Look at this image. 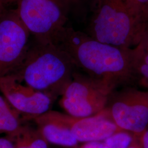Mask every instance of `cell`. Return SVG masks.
I'll list each match as a JSON object with an SVG mask.
<instances>
[{"label": "cell", "instance_id": "1", "mask_svg": "<svg viewBox=\"0 0 148 148\" xmlns=\"http://www.w3.org/2000/svg\"><path fill=\"white\" fill-rule=\"evenodd\" d=\"M52 43L69 55L78 70L112 92L134 81L131 48L101 42L67 25L59 31Z\"/></svg>", "mask_w": 148, "mask_h": 148}, {"label": "cell", "instance_id": "2", "mask_svg": "<svg viewBox=\"0 0 148 148\" xmlns=\"http://www.w3.org/2000/svg\"><path fill=\"white\" fill-rule=\"evenodd\" d=\"M76 70L73 59L58 46L35 41L10 75L53 99L62 95Z\"/></svg>", "mask_w": 148, "mask_h": 148}, {"label": "cell", "instance_id": "3", "mask_svg": "<svg viewBox=\"0 0 148 148\" xmlns=\"http://www.w3.org/2000/svg\"><path fill=\"white\" fill-rule=\"evenodd\" d=\"M142 32L123 0H97L86 33L101 42L130 48L138 45Z\"/></svg>", "mask_w": 148, "mask_h": 148}, {"label": "cell", "instance_id": "4", "mask_svg": "<svg viewBox=\"0 0 148 148\" xmlns=\"http://www.w3.org/2000/svg\"><path fill=\"white\" fill-rule=\"evenodd\" d=\"M22 21L35 41L52 43L68 21V14L59 0H13Z\"/></svg>", "mask_w": 148, "mask_h": 148}, {"label": "cell", "instance_id": "5", "mask_svg": "<svg viewBox=\"0 0 148 148\" xmlns=\"http://www.w3.org/2000/svg\"><path fill=\"white\" fill-rule=\"evenodd\" d=\"M101 111L120 128L138 136L148 127V90H114Z\"/></svg>", "mask_w": 148, "mask_h": 148}, {"label": "cell", "instance_id": "6", "mask_svg": "<svg viewBox=\"0 0 148 148\" xmlns=\"http://www.w3.org/2000/svg\"><path fill=\"white\" fill-rule=\"evenodd\" d=\"M111 92L77 69L61 95L60 105L70 115L93 116L105 109Z\"/></svg>", "mask_w": 148, "mask_h": 148}, {"label": "cell", "instance_id": "7", "mask_svg": "<svg viewBox=\"0 0 148 148\" xmlns=\"http://www.w3.org/2000/svg\"><path fill=\"white\" fill-rule=\"evenodd\" d=\"M31 34L15 9L0 12V77L21 63L30 46Z\"/></svg>", "mask_w": 148, "mask_h": 148}, {"label": "cell", "instance_id": "8", "mask_svg": "<svg viewBox=\"0 0 148 148\" xmlns=\"http://www.w3.org/2000/svg\"><path fill=\"white\" fill-rule=\"evenodd\" d=\"M0 90L10 105L27 119L49 111L53 101L47 94L21 85L10 74L0 77Z\"/></svg>", "mask_w": 148, "mask_h": 148}, {"label": "cell", "instance_id": "9", "mask_svg": "<svg viewBox=\"0 0 148 148\" xmlns=\"http://www.w3.org/2000/svg\"><path fill=\"white\" fill-rule=\"evenodd\" d=\"M48 116L68 129L80 142H101L122 130L101 111L93 116L77 117L49 110Z\"/></svg>", "mask_w": 148, "mask_h": 148}, {"label": "cell", "instance_id": "10", "mask_svg": "<svg viewBox=\"0 0 148 148\" xmlns=\"http://www.w3.org/2000/svg\"><path fill=\"white\" fill-rule=\"evenodd\" d=\"M31 120L36 123L37 129L48 143L72 147L76 146L79 142L72 133L48 116L46 112Z\"/></svg>", "mask_w": 148, "mask_h": 148}, {"label": "cell", "instance_id": "11", "mask_svg": "<svg viewBox=\"0 0 148 148\" xmlns=\"http://www.w3.org/2000/svg\"><path fill=\"white\" fill-rule=\"evenodd\" d=\"M19 114L5 98L0 95V134L5 133L10 137L18 133L23 125Z\"/></svg>", "mask_w": 148, "mask_h": 148}, {"label": "cell", "instance_id": "12", "mask_svg": "<svg viewBox=\"0 0 148 148\" xmlns=\"http://www.w3.org/2000/svg\"><path fill=\"white\" fill-rule=\"evenodd\" d=\"M130 53L134 81L148 90V51L136 46Z\"/></svg>", "mask_w": 148, "mask_h": 148}, {"label": "cell", "instance_id": "13", "mask_svg": "<svg viewBox=\"0 0 148 148\" xmlns=\"http://www.w3.org/2000/svg\"><path fill=\"white\" fill-rule=\"evenodd\" d=\"M68 15L72 14L80 21L86 20L97 0H59Z\"/></svg>", "mask_w": 148, "mask_h": 148}, {"label": "cell", "instance_id": "14", "mask_svg": "<svg viewBox=\"0 0 148 148\" xmlns=\"http://www.w3.org/2000/svg\"><path fill=\"white\" fill-rule=\"evenodd\" d=\"M136 136L125 130H121L107 138L103 142L106 148H128Z\"/></svg>", "mask_w": 148, "mask_h": 148}, {"label": "cell", "instance_id": "15", "mask_svg": "<svg viewBox=\"0 0 148 148\" xmlns=\"http://www.w3.org/2000/svg\"><path fill=\"white\" fill-rule=\"evenodd\" d=\"M29 148H48L47 141L38 129L27 125L22 126Z\"/></svg>", "mask_w": 148, "mask_h": 148}, {"label": "cell", "instance_id": "16", "mask_svg": "<svg viewBox=\"0 0 148 148\" xmlns=\"http://www.w3.org/2000/svg\"><path fill=\"white\" fill-rule=\"evenodd\" d=\"M131 15L142 27L140 22L143 12L148 5V0H123Z\"/></svg>", "mask_w": 148, "mask_h": 148}, {"label": "cell", "instance_id": "17", "mask_svg": "<svg viewBox=\"0 0 148 148\" xmlns=\"http://www.w3.org/2000/svg\"><path fill=\"white\" fill-rule=\"evenodd\" d=\"M22 126L20 130L15 135L10 137H8L11 139V141L13 143L14 148H29L25 134L23 132Z\"/></svg>", "mask_w": 148, "mask_h": 148}, {"label": "cell", "instance_id": "18", "mask_svg": "<svg viewBox=\"0 0 148 148\" xmlns=\"http://www.w3.org/2000/svg\"><path fill=\"white\" fill-rule=\"evenodd\" d=\"M137 46L148 51V27H144L140 40Z\"/></svg>", "mask_w": 148, "mask_h": 148}, {"label": "cell", "instance_id": "19", "mask_svg": "<svg viewBox=\"0 0 148 148\" xmlns=\"http://www.w3.org/2000/svg\"><path fill=\"white\" fill-rule=\"evenodd\" d=\"M137 138L140 148H148V127Z\"/></svg>", "mask_w": 148, "mask_h": 148}, {"label": "cell", "instance_id": "20", "mask_svg": "<svg viewBox=\"0 0 148 148\" xmlns=\"http://www.w3.org/2000/svg\"><path fill=\"white\" fill-rule=\"evenodd\" d=\"M79 148H106L103 142H92L85 144Z\"/></svg>", "mask_w": 148, "mask_h": 148}, {"label": "cell", "instance_id": "21", "mask_svg": "<svg viewBox=\"0 0 148 148\" xmlns=\"http://www.w3.org/2000/svg\"><path fill=\"white\" fill-rule=\"evenodd\" d=\"M0 148H14L13 143L11 139L8 137H2L0 136Z\"/></svg>", "mask_w": 148, "mask_h": 148}, {"label": "cell", "instance_id": "22", "mask_svg": "<svg viewBox=\"0 0 148 148\" xmlns=\"http://www.w3.org/2000/svg\"><path fill=\"white\" fill-rule=\"evenodd\" d=\"M141 24L144 27H148V5L143 12L140 19Z\"/></svg>", "mask_w": 148, "mask_h": 148}, {"label": "cell", "instance_id": "23", "mask_svg": "<svg viewBox=\"0 0 148 148\" xmlns=\"http://www.w3.org/2000/svg\"><path fill=\"white\" fill-rule=\"evenodd\" d=\"M128 148H141L138 142L137 138L136 136V138H135V139L134 140V141L130 145V146Z\"/></svg>", "mask_w": 148, "mask_h": 148}, {"label": "cell", "instance_id": "24", "mask_svg": "<svg viewBox=\"0 0 148 148\" xmlns=\"http://www.w3.org/2000/svg\"><path fill=\"white\" fill-rule=\"evenodd\" d=\"M13 2H14L13 0H0V2L5 7H8L9 5Z\"/></svg>", "mask_w": 148, "mask_h": 148}, {"label": "cell", "instance_id": "25", "mask_svg": "<svg viewBox=\"0 0 148 148\" xmlns=\"http://www.w3.org/2000/svg\"><path fill=\"white\" fill-rule=\"evenodd\" d=\"M5 8H8V7H5L4 5H3L1 2H0V12L3 10V9H5Z\"/></svg>", "mask_w": 148, "mask_h": 148}]
</instances>
